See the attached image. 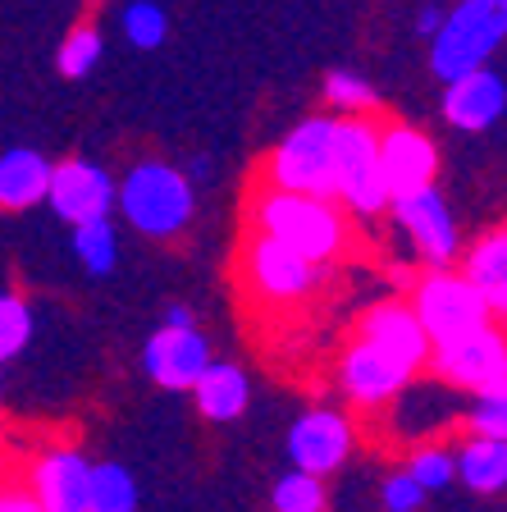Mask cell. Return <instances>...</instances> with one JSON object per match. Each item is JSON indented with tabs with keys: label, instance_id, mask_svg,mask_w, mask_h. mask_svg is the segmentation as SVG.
Segmentation results:
<instances>
[{
	"label": "cell",
	"instance_id": "obj_5",
	"mask_svg": "<svg viewBox=\"0 0 507 512\" xmlns=\"http://www.w3.org/2000/svg\"><path fill=\"white\" fill-rule=\"evenodd\" d=\"M334 179L338 202L357 220L389 211V188L380 174V124L375 119H334Z\"/></svg>",
	"mask_w": 507,
	"mask_h": 512
},
{
	"label": "cell",
	"instance_id": "obj_1",
	"mask_svg": "<svg viewBox=\"0 0 507 512\" xmlns=\"http://www.w3.org/2000/svg\"><path fill=\"white\" fill-rule=\"evenodd\" d=\"M247 220H252V234L288 247V252L302 256L316 270L329 266L348 247V215L338 211L334 202L293 197V192H275L265 183L247 197Z\"/></svg>",
	"mask_w": 507,
	"mask_h": 512
},
{
	"label": "cell",
	"instance_id": "obj_17",
	"mask_svg": "<svg viewBox=\"0 0 507 512\" xmlns=\"http://www.w3.org/2000/svg\"><path fill=\"white\" fill-rule=\"evenodd\" d=\"M507 110V83L498 69H476V74L448 83L444 92V119L462 133H485Z\"/></svg>",
	"mask_w": 507,
	"mask_h": 512
},
{
	"label": "cell",
	"instance_id": "obj_24",
	"mask_svg": "<svg viewBox=\"0 0 507 512\" xmlns=\"http://www.w3.org/2000/svg\"><path fill=\"white\" fill-rule=\"evenodd\" d=\"M407 480H412L421 494H434V490H448L457 480V471H453V453H448L444 444H421V448H412V458H407Z\"/></svg>",
	"mask_w": 507,
	"mask_h": 512
},
{
	"label": "cell",
	"instance_id": "obj_19",
	"mask_svg": "<svg viewBox=\"0 0 507 512\" xmlns=\"http://www.w3.org/2000/svg\"><path fill=\"white\" fill-rule=\"evenodd\" d=\"M51 188V160L42 151L14 147L0 156V211H32L46 202Z\"/></svg>",
	"mask_w": 507,
	"mask_h": 512
},
{
	"label": "cell",
	"instance_id": "obj_15",
	"mask_svg": "<svg viewBox=\"0 0 507 512\" xmlns=\"http://www.w3.org/2000/svg\"><path fill=\"white\" fill-rule=\"evenodd\" d=\"M357 339L370 343V348L389 352L393 362H402L412 375L430 366V339L421 334V325H416L412 307H407L402 298L375 302V307H370L366 316L357 320Z\"/></svg>",
	"mask_w": 507,
	"mask_h": 512
},
{
	"label": "cell",
	"instance_id": "obj_6",
	"mask_svg": "<svg viewBox=\"0 0 507 512\" xmlns=\"http://www.w3.org/2000/svg\"><path fill=\"white\" fill-rule=\"evenodd\" d=\"M407 307H412L421 334L430 339V352L448 348L457 339H471V334L494 325L489 307L476 298V288L466 284L457 270H430V275H421Z\"/></svg>",
	"mask_w": 507,
	"mask_h": 512
},
{
	"label": "cell",
	"instance_id": "obj_8",
	"mask_svg": "<svg viewBox=\"0 0 507 512\" xmlns=\"http://www.w3.org/2000/svg\"><path fill=\"white\" fill-rule=\"evenodd\" d=\"M320 270L307 266L302 256H293L288 247L270 243V238L261 234H247L243 243V284L252 288L261 302H270V307H293V302H302L316 288Z\"/></svg>",
	"mask_w": 507,
	"mask_h": 512
},
{
	"label": "cell",
	"instance_id": "obj_31",
	"mask_svg": "<svg viewBox=\"0 0 507 512\" xmlns=\"http://www.w3.org/2000/svg\"><path fill=\"white\" fill-rule=\"evenodd\" d=\"M380 499H384V512H416L425 503V494L407 480V471H393V476L380 485Z\"/></svg>",
	"mask_w": 507,
	"mask_h": 512
},
{
	"label": "cell",
	"instance_id": "obj_33",
	"mask_svg": "<svg viewBox=\"0 0 507 512\" xmlns=\"http://www.w3.org/2000/svg\"><path fill=\"white\" fill-rule=\"evenodd\" d=\"M444 14H448V10H439V5H425V10L416 14V32H425V37H434V32L444 28Z\"/></svg>",
	"mask_w": 507,
	"mask_h": 512
},
{
	"label": "cell",
	"instance_id": "obj_4",
	"mask_svg": "<svg viewBox=\"0 0 507 512\" xmlns=\"http://www.w3.org/2000/svg\"><path fill=\"white\" fill-rule=\"evenodd\" d=\"M507 37V5L503 0H462L444 14V28L430 37V69L444 83L489 69V55Z\"/></svg>",
	"mask_w": 507,
	"mask_h": 512
},
{
	"label": "cell",
	"instance_id": "obj_34",
	"mask_svg": "<svg viewBox=\"0 0 507 512\" xmlns=\"http://www.w3.org/2000/svg\"><path fill=\"white\" fill-rule=\"evenodd\" d=\"M165 330H197V320H192V307L174 302V307L165 311Z\"/></svg>",
	"mask_w": 507,
	"mask_h": 512
},
{
	"label": "cell",
	"instance_id": "obj_2",
	"mask_svg": "<svg viewBox=\"0 0 507 512\" xmlns=\"http://www.w3.org/2000/svg\"><path fill=\"white\" fill-rule=\"evenodd\" d=\"M115 206L142 238L169 243L192 224V183L165 160H142L115 188Z\"/></svg>",
	"mask_w": 507,
	"mask_h": 512
},
{
	"label": "cell",
	"instance_id": "obj_10",
	"mask_svg": "<svg viewBox=\"0 0 507 512\" xmlns=\"http://www.w3.org/2000/svg\"><path fill=\"white\" fill-rule=\"evenodd\" d=\"M46 202L60 220L78 224H92V220H110L115 211V179H110L96 160L83 156H69L60 165H51V188H46Z\"/></svg>",
	"mask_w": 507,
	"mask_h": 512
},
{
	"label": "cell",
	"instance_id": "obj_11",
	"mask_svg": "<svg viewBox=\"0 0 507 512\" xmlns=\"http://www.w3.org/2000/svg\"><path fill=\"white\" fill-rule=\"evenodd\" d=\"M380 174L389 188V202L430 192L439 179V147L412 124H384L380 128Z\"/></svg>",
	"mask_w": 507,
	"mask_h": 512
},
{
	"label": "cell",
	"instance_id": "obj_7",
	"mask_svg": "<svg viewBox=\"0 0 507 512\" xmlns=\"http://www.w3.org/2000/svg\"><path fill=\"white\" fill-rule=\"evenodd\" d=\"M430 371L448 389H471L476 398H507V339L498 325L430 352Z\"/></svg>",
	"mask_w": 507,
	"mask_h": 512
},
{
	"label": "cell",
	"instance_id": "obj_23",
	"mask_svg": "<svg viewBox=\"0 0 507 512\" xmlns=\"http://www.w3.org/2000/svg\"><path fill=\"white\" fill-rule=\"evenodd\" d=\"M74 252L92 275H110L119 261V238H115V224L110 220H92V224H78L74 229Z\"/></svg>",
	"mask_w": 507,
	"mask_h": 512
},
{
	"label": "cell",
	"instance_id": "obj_27",
	"mask_svg": "<svg viewBox=\"0 0 507 512\" xmlns=\"http://www.w3.org/2000/svg\"><path fill=\"white\" fill-rule=\"evenodd\" d=\"M270 503L275 512H325V480L316 476H302V471H288V476L275 480L270 490Z\"/></svg>",
	"mask_w": 507,
	"mask_h": 512
},
{
	"label": "cell",
	"instance_id": "obj_28",
	"mask_svg": "<svg viewBox=\"0 0 507 512\" xmlns=\"http://www.w3.org/2000/svg\"><path fill=\"white\" fill-rule=\"evenodd\" d=\"M32 339V311L19 293H0V366L19 357Z\"/></svg>",
	"mask_w": 507,
	"mask_h": 512
},
{
	"label": "cell",
	"instance_id": "obj_16",
	"mask_svg": "<svg viewBox=\"0 0 507 512\" xmlns=\"http://www.w3.org/2000/svg\"><path fill=\"white\" fill-rule=\"evenodd\" d=\"M416 375L407 371L402 362H393L389 352L370 348V343H352L343 352V394L352 398L357 407H384L412 384Z\"/></svg>",
	"mask_w": 507,
	"mask_h": 512
},
{
	"label": "cell",
	"instance_id": "obj_13",
	"mask_svg": "<svg viewBox=\"0 0 507 512\" xmlns=\"http://www.w3.org/2000/svg\"><path fill=\"white\" fill-rule=\"evenodd\" d=\"M389 211H393V220L402 224V234L412 238L416 252H421L434 270H453L457 220H453V211H448V202L439 197V188L402 197V202H389Z\"/></svg>",
	"mask_w": 507,
	"mask_h": 512
},
{
	"label": "cell",
	"instance_id": "obj_3",
	"mask_svg": "<svg viewBox=\"0 0 507 512\" xmlns=\"http://www.w3.org/2000/svg\"><path fill=\"white\" fill-rule=\"evenodd\" d=\"M261 183L293 197H316L338 206L334 179V115H307L302 124L265 156Z\"/></svg>",
	"mask_w": 507,
	"mask_h": 512
},
{
	"label": "cell",
	"instance_id": "obj_25",
	"mask_svg": "<svg viewBox=\"0 0 507 512\" xmlns=\"http://www.w3.org/2000/svg\"><path fill=\"white\" fill-rule=\"evenodd\" d=\"M325 101L334 110H343L338 119H366L370 110H380V96H375V87H370L366 78L348 74V69H338V74L325 78Z\"/></svg>",
	"mask_w": 507,
	"mask_h": 512
},
{
	"label": "cell",
	"instance_id": "obj_36",
	"mask_svg": "<svg viewBox=\"0 0 507 512\" xmlns=\"http://www.w3.org/2000/svg\"><path fill=\"white\" fill-rule=\"evenodd\" d=\"M183 179H211V160H206V156H197V160H192V170L188 174H183Z\"/></svg>",
	"mask_w": 507,
	"mask_h": 512
},
{
	"label": "cell",
	"instance_id": "obj_9",
	"mask_svg": "<svg viewBox=\"0 0 507 512\" xmlns=\"http://www.w3.org/2000/svg\"><path fill=\"white\" fill-rule=\"evenodd\" d=\"M352 421L343 412H334V407H311V412H302L293 421V430H288V458H293V471H302V476H334L343 462H348L352 453Z\"/></svg>",
	"mask_w": 507,
	"mask_h": 512
},
{
	"label": "cell",
	"instance_id": "obj_20",
	"mask_svg": "<svg viewBox=\"0 0 507 512\" xmlns=\"http://www.w3.org/2000/svg\"><path fill=\"white\" fill-rule=\"evenodd\" d=\"M192 398H197V407H201L206 421H238V416L247 412L252 384H247L243 366L211 362L206 371H201V380L192 384Z\"/></svg>",
	"mask_w": 507,
	"mask_h": 512
},
{
	"label": "cell",
	"instance_id": "obj_35",
	"mask_svg": "<svg viewBox=\"0 0 507 512\" xmlns=\"http://www.w3.org/2000/svg\"><path fill=\"white\" fill-rule=\"evenodd\" d=\"M416 279H421V275H416V270H407V266H393V288H398V293H412V288H416Z\"/></svg>",
	"mask_w": 507,
	"mask_h": 512
},
{
	"label": "cell",
	"instance_id": "obj_18",
	"mask_svg": "<svg viewBox=\"0 0 507 512\" xmlns=\"http://www.w3.org/2000/svg\"><path fill=\"white\" fill-rule=\"evenodd\" d=\"M457 275L476 288V298L489 307V316H503L507 311V234L503 229H489L476 238V247L466 252L462 270Z\"/></svg>",
	"mask_w": 507,
	"mask_h": 512
},
{
	"label": "cell",
	"instance_id": "obj_32",
	"mask_svg": "<svg viewBox=\"0 0 507 512\" xmlns=\"http://www.w3.org/2000/svg\"><path fill=\"white\" fill-rule=\"evenodd\" d=\"M0 512H42L23 485H0Z\"/></svg>",
	"mask_w": 507,
	"mask_h": 512
},
{
	"label": "cell",
	"instance_id": "obj_26",
	"mask_svg": "<svg viewBox=\"0 0 507 512\" xmlns=\"http://www.w3.org/2000/svg\"><path fill=\"white\" fill-rule=\"evenodd\" d=\"M101 51H106V42H101V28H96V23L69 28V37H64V46H60V74L87 78L96 69V60H101Z\"/></svg>",
	"mask_w": 507,
	"mask_h": 512
},
{
	"label": "cell",
	"instance_id": "obj_29",
	"mask_svg": "<svg viewBox=\"0 0 507 512\" xmlns=\"http://www.w3.org/2000/svg\"><path fill=\"white\" fill-rule=\"evenodd\" d=\"M119 23H124L128 42L142 46V51L160 46V42H165V32H169V14L160 10V5H151V0H133V5H124Z\"/></svg>",
	"mask_w": 507,
	"mask_h": 512
},
{
	"label": "cell",
	"instance_id": "obj_30",
	"mask_svg": "<svg viewBox=\"0 0 507 512\" xmlns=\"http://www.w3.org/2000/svg\"><path fill=\"white\" fill-rule=\"evenodd\" d=\"M466 430H471V439L503 444L507 439V398H476L471 412H466Z\"/></svg>",
	"mask_w": 507,
	"mask_h": 512
},
{
	"label": "cell",
	"instance_id": "obj_12",
	"mask_svg": "<svg viewBox=\"0 0 507 512\" xmlns=\"http://www.w3.org/2000/svg\"><path fill=\"white\" fill-rule=\"evenodd\" d=\"M87 476H92V462L78 448L60 444L32 462L23 490L42 512H87Z\"/></svg>",
	"mask_w": 507,
	"mask_h": 512
},
{
	"label": "cell",
	"instance_id": "obj_22",
	"mask_svg": "<svg viewBox=\"0 0 507 512\" xmlns=\"http://www.w3.org/2000/svg\"><path fill=\"white\" fill-rule=\"evenodd\" d=\"M87 512H138V485L119 462H101L87 476Z\"/></svg>",
	"mask_w": 507,
	"mask_h": 512
},
{
	"label": "cell",
	"instance_id": "obj_21",
	"mask_svg": "<svg viewBox=\"0 0 507 512\" xmlns=\"http://www.w3.org/2000/svg\"><path fill=\"white\" fill-rule=\"evenodd\" d=\"M457 480H466L476 494H498L507 485V444H489V439H466L453 453Z\"/></svg>",
	"mask_w": 507,
	"mask_h": 512
},
{
	"label": "cell",
	"instance_id": "obj_14",
	"mask_svg": "<svg viewBox=\"0 0 507 512\" xmlns=\"http://www.w3.org/2000/svg\"><path fill=\"white\" fill-rule=\"evenodd\" d=\"M147 375L169 394H192V384L211 366V343L197 330H156L142 348Z\"/></svg>",
	"mask_w": 507,
	"mask_h": 512
}]
</instances>
